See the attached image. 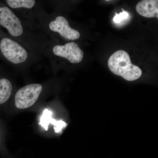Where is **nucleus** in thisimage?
Masks as SVG:
<instances>
[{"label": "nucleus", "mask_w": 158, "mask_h": 158, "mask_svg": "<svg viewBox=\"0 0 158 158\" xmlns=\"http://www.w3.org/2000/svg\"><path fill=\"white\" fill-rule=\"evenodd\" d=\"M42 90V85L40 84H29L24 86L15 94V106L21 110L31 107L37 101Z\"/></svg>", "instance_id": "6"}, {"label": "nucleus", "mask_w": 158, "mask_h": 158, "mask_svg": "<svg viewBox=\"0 0 158 158\" xmlns=\"http://www.w3.org/2000/svg\"><path fill=\"white\" fill-rule=\"evenodd\" d=\"M39 56L15 40L0 27V59L15 69H28Z\"/></svg>", "instance_id": "2"}, {"label": "nucleus", "mask_w": 158, "mask_h": 158, "mask_svg": "<svg viewBox=\"0 0 158 158\" xmlns=\"http://www.w3.org/2000/svg\"><path fill=\"white\" fill-rule=\"evenodd\" d=\"M36 16L43 31L50 37L54 34H58L66 40H75L81 37L80 32L70 27L68 20L62 15L54 16L44 11L40 8Z\"/></svg>", "instance_id": "3"}, {"label": "nucleus", "mask_w": 158, "mask_h": 158, "mask_svg": "<svg viewBox=\"0 0 158 158\" xmlns=\"http://www.w3.org/2000/svg\"><path fill=\"white\" fill-rule=\"evenodd\" d=\"M5 69L0 66V105L9 100L13 89L12 83L6 76Z\"/></svg>", "instance_id": "9"}, {"label": "nucleus", "mask_w": 158, "mask_h": 158, "mask_svg": "<svg viewBox=\"0 0 158 158\" xmlns=\"http://www.w3.org/2000/svg\"><path fill=\"white\" fill-rule=\"evenodd\" d=\"M108 65L113 73L129 81L137 80L142 75L141 69L132 64L129 55L125 51L118 50L114 53L109 58Z\"/></svg>", "instance_id": "4"}, {"label": "nucleus", "mask_w": 158, "mask_h": 158, "mask_svg": "<svg viewBox=\"0 0 158 158\" xmlns=\"http://www.w3.org/2000/svg\"><path fill=\"white\" fill-rule=\"evenodd\" d=\"M115 16L113 18V21L116 24H120L121 23L124 21L125 20L127 19L129 16V14L128 12L125 11H123H123L120 12L119 14L117 13H115Z\"/></svg>", "instance_id": "11"}, {"label": "nucleus", "mask_w": 158, "mask_h": 158, "mask_svg": "<svg viewBox=\"0 0 158 158\" xmlns=\"http://www.w3.org/2000/svg\"><path fill=\"white\" fill-rule=\"evenodd\" d=\"M44 55L48 58L54 57L66 59L72 64L80 63L83 60L84 53L76 43H67L63 45L49 43L46 48Z\"/></svg>", "instance_id": "5"}, {"label": "nucleus", "mask_w": 158, "mask_h": 158, "mask_svg": "<svg viewBox=\"0 0 158 158\" xmlns=\"http://www.w3.org/2000/svg\"><path fill=\"white\" fill-rule=\"evenodd\" d=\"M52 113L49 111L48 109H46L44 110L42 116H41L39 124L44 128L47 131L48 130V126L50 123H52L55 126L54 129L56 133H59L61 131L63 127L67 126L65 123L62 121H57L55 119L52 118Z\"/></svg>", "instance_id": "10"}, {"label": "nucleus", "mask_w": 158, "mask_h": 158, "mask_svg": "<svg viewBox=\"0 0 158 158\" xmlns=\"http://www.w3.org/2000/svg\"><path fill=\"white\" fill-rule=\"evenodd\" d=\"M136 9L143 17L158 18V0H142L137 4Z\"/></svg>", "instance_id": "8"}, {"label": "nucleus", "mask_w": 158, "mask_h": 158, "mask_svg": "<svg viewBox=\"0 0 158 158\" xmlns=\"http://www.w3.org/2000/svg\"><path fill=\"white\" fill-rule=\"evenodd\" d=\"M2 2L12 10L32 12L36 14L38 9L40 8L37 1L35 0H6Z\"/></svg>", "instance_id": "7"}, {"label": "nucleus", "mask_w": 158, "mask_h": 158, "mask_svg": "<svg viewBox=\"0 0 158 158\" xmlns=\"http://www.w3.org/2000/svg\"><path fill=\"white\" fill-rule=\"evenodd\" d=\"M0 27L8 35L29 50L40 56L44 54L48 42L42 40L29 30L28 26L5 3L0 1Z\"/></svg>", "instance_id": "1"}]
</instances>
